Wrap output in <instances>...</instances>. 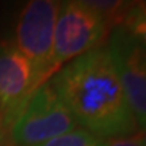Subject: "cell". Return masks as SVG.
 <instances>
[{
  "instance_id": "cell-5",
  "label": "cell",
  "mask_w": 146,
  "mask_h": 146,
  "mask_svg": "<svg viewBox=\"0 0 146 146\" xmlns=\"http://www.w3.org/2000/svg\"><path fill=\"white\" fill-rule=\"evenodd\" d=\"M107 52L119 77L122 88L139 130L146 123V54L145 39L125 29H114L110 34Z\"/></svg>"
},
{
  "instance_id": "cell-6",
  "label": "cell",
  "mask_w": 146,
  "mask_h": 146,
  "mask_svg": "<svg viewBox=\"0 0 146 146\" xmlns=\"http://www.w3.org/2000/svg\"><path fill=\"white\" fill-rule=\"evenodd\" d=\"M33 94L31 66L12 41L0 42V126L10 131Z\"/></svg>"
},
{
  "instance_id": "cell-3",
  "label": "cell",
  "mask_w": 146,
  "mask_h": 146,
  "mask_svg": "<svg viewBox=\"0 0 146 146\" xmlns=\"http://www.w3.org/2000/svg\"><path fill=\"white\" fill-rule=\"evenodd\" d=\"M111 30L85 0L60 4L53 47V76L74 58L104 46Z\"/></svg>"
},
{
  "instance_id": "cell-4",
  "label": "cell",
  "mask_w": 146,
  "mask_h": 146,
  "mask_svg": "<svg viewBox=\"0 0 146 146\" xmlns=\"http://www.w3.org/2000/svg\"><path fill=\"white\" fill-rule=\"evenodd\" d=\"M77 127L52 81H47L29 98L11 126L10 137L15 146H39Z\"/></svg>"
},
{
  "instance_id": "cell-9",
  "label": "cell",
  "mask_w": 146,
  "mask_h": 146,
  "mask_svg": "<svg viewBox=\"0 0 146 146\" xmlns=\"http://www.w3.org/2000/svg\"><path fill=\"white\" fill-rule=\"evenodd\" d=\"M0 146H15L11 141L10 131L0 126Z\"/></svg>"
},
{
  "instance_id": "cell-2",
  "label": "cell",
  "mask_w": 146,
  "mask_h": 146,
  "mask_svg": "<svg viewBox=\"0 0 146 146\" xmlns=\"http://www.w3.org/2000/svg\"><path fill=\"white\" fill-rule=\"evenodd\" d=\"M60 4L56 0H31L16 22L14 43L31 66L33 92L53 77L54 29Z\"/></svg>"
},
{
  "instance_id": "cell-1",
  "label": "cell",
  "mask_w": 146,
  "mask_h": 146,
  "mask_svg": "<svg viewBox=\"0 0 146 146\" xmlns=\"http://www.w3.org/2000/svg\"><path fill=\"white\" fill-rule=\"evenodd\" d=\"M49 81L78 127L100 139L142 131L131 112L106 45L74 58Z\"/></svg>"
},
{
  "instance_id": "cell-8",
  "label": "cell",
  "mask_w": 146,
  "mask_h": 146,
  "mask_svg": "<svg viewBox=\"0 0 146 146\" xmlns=\"http://www.w3.org/2000/svg\"><path fill=\"white\" fill-rule=\"evenodd\" d=\"M103 146H146L145 131H137L130 135L115 137L104 139Z\"/></svg>"
},
{
  "instance_id": "cell-7",
  "label": "cell",
  "mask_w": 146,
  "mask_h": 146,
  "mask_svg": "<svg viewBox=\"0 0 146 146\" xmlns=\"http://www.w3.org/2000/svg\"><path fill=\"white\" fill-rule=\"evenodd\" d=\"M103 142L104 139H100L87 130L77 127L39 146H103Z\"/></svg>"
}]
</instances>
